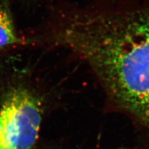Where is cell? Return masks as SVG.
Returning <instances> with one entry per match:
<instances>
[{
	"label": "cell",
	"mask_w": 149,
	"mask_h": 149,
	"mask_svg": "<svg viewBox=\"0 0 149 149\" xmlns=\"http://www.w3.org/2000/svg\"><path fill=\"white\" fill-rule=\"evenodd\" d=\"M39 99L23 86L6 91L0 109V149H30L42 120Z\"/></svg>",
	"instance_id": "7a4b0ae2"
},
{
	"label": "cell",
	"mask_w": 149,
	"mask_h": 149,
	"mask_svg": "<svg viewBox=\"0 0 149 149\" xmlns=\"http://www.w3.org/2000/svg\"><path fill=\"white\" fill-rule=\"evenodd\" d=\"M19 42L9 12L5 7H0V48Z\"/></svg>",
	"instance_id": "3957f363"
},
{
	"label": "cell",
	"mask_w": 149,
	"mask_h": 149,
	"mask_svg": "<svg viewBox=\"0 0 149 149\" xmlns=\"http://www.w3.org/2000/svg\"><path fill=\"white\" fill-rule=\"evenodd\" d=\"M59 43L87 63L111 95L149 125V10L74 12Z\"/></svg>",
	"instance_id": "6da1fadb"
}]
</instances>
